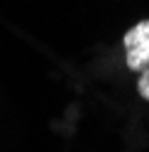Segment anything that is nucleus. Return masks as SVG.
I'll use <instances>...</instances> for the list:
<instances>
[{
	"instance_id": "1",
	"label": "nucleus",
	"mask_w": 149,
	"mask_h": 152,
	"mask_svg": "<svg viewBox=\"0 0 149 152\" xmlns=\"http://www.w3.org/2000/svg\"><path fill=\"white\" fill-rule=\"evenodd\" d=\"M125 54L132 71H142L149 66V20L137 22L125 34Z\"/></svg>"
},
{
	"instance_id": "2",
	"label": "nucleus",
	"mask_w": 149,
	"mask_h": 152,
	"mask_svg": "<svg viewBox=\"0 0 149 152\" xmlns=\"http://www.w3.org/2000/svg\"><path fill=\"white\" fill-rule=\"evenodd\" d=\"M137 91H139V96H142V98L149 101V66L142 69V76H139V81H137Z\"/></svg>"
}]
</instances>
